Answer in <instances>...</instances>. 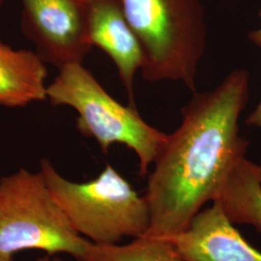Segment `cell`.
Wrapping results in <instances>:
<instances>
[{"label":"cell","instance_id":"obj_8","mask_svg":"<svg viewBox=\"0 0 261 261\" xmlns=\"http://www.w3.org/2000/svg\"><path fill=\"white\" fill-rule=\"evenodd\" d=\"M170 241L188 261H261V252L245 241L217 200Z\"/></svg>","mask_w":261,"mask_h":261},{"label":"cell","instance_id":"obj_1","mask_svg":"<svg viewBox=\"0 0 261 261\" xmlns=\"http://www.w3.org/2000/svg\"><path fill=\"white\" fill-rule=\"evenodd\" d=\"M250 75L237 69L214 90L195 92L182 109V123L148 173L144 197L150 210L146 235L171 240L213 201L249 141L239 134V117L249 99Z\"/></svg>","mask_w":261,"mask_h":261},{"label":"cell","instance_id":"obj_10","mask_svg":"<svg viewBox=\"0 0 261 261\" xmlns=\"http://www.w3.org/2000/svg\"><path fill=\"white\" fill-rule=\"evenodd\" d=\"M81 261H188L168 239L145 235L126 245L90 243Z\"/></svg>","mask_w":261,"mask_h":261},{"label":"cell","instance_id":"obj_14","mask_svg":"<svg viewBox=\"0 0 261 261\" xmlns=\"http://www.w3.org/2000/svg\"><path fill=\"white\" fill-rule=\"evenodd\" d=\"M3 2H4V0H0V9H1L2 6H3Z\"/></svg>","mask_w":261,"mask_h":261},{"label":"cell","instance_id":"obj_4","mask_svg":"<svg viewBox=\"0 0 261 261\" xmlns=\"http://www.w3.org/2000/svg\"><path fill=\"white\" fill-rule=\"evenodd\" d=\"M47 98L53 106H68L79 113L75 127L83 136L93 138L103 154L120 143L139 158V174L144 178L150 166L164 149L168 135L144 121L137 108L125 107L108 93L83 64L59 69L47 85Z\"/></svg>","mask_w":261,"mask_h":261},{"label":"cell","instance_id":"obj_2","mask_svg":"<svg viewBox=\"0 0 261 261\" xmlns=\"http://www.w3.org/2000/svg\"><path fill=\"white\" fill-rule=\"evenodd\" d=\"M143 54L149 83L179 81L196 92L197 65L206 46L202 0H121Z\"/></svg>","mask_w":261,"mask_h":261},{"label":"cell","instance_id":"obj_7","mask_svg":"<svg viewBox=\"0 0 261 261\" xmlns=\"http://www.w3.org/2000/svg\"><path fill=\"white\" fill-rule=\"evenodd\" d=\"M87 36L113 61L132 107L135 75L143 64L140 41L126 18L121 0H83Z\"/></svg>","mask_w":261,"mask_h":261},{"label":"cell","instance_id":"obj_5","mask_svg":"<svg viewBox=\"0 0 261 261\" xmlns=\"http://www.w3.org/2000/svg\"><path fill=\"white\" fill-rule=\"evenodd\" d=\"M90 243L69 223L41 171L19 168L0 178L1 254L12 257L23 250H40L81 261Z\"/></svg>","mask_w":261,"mask_h":261},{"label":"cell","instance_id":"obj_3","mask_svg":"<svg viewBox=\"0 0 261 261\" xmlns=\"http://www.w3.org/2000/svg\"><path fill=\"white\" fill-rule=\"evenodd\" d=\"M56 203L73 228L97 245H113L125 237L145 236L150 229V210L120 173L107 165L97 177L77 183L63 177L48 159L40 163Z\"/></svg>","mask_w":261,"mask_h":261},{"label":"cell","instance_id":"obj_6","mask_svg":"<svg viewBox=\"0 0 261 261\" xmlns=\"http://www.w3.org/2000/svg\"><path fill=\"white\" fill-rule=\"evenodd\" d=\"M20 27L35 53L59 70L83 64L92 45L87 36L83 0H20Z\"/></svg>","mask_w":261,"mask_h":261},{"label":"cell","instance_id":"obj_13","mask_svg":"<svg viewBox=\"0 0 261 261\" xmlns=\"http://www.w3.org/2000/svg\"><path fill=\"white\" fill-rule=\"evenodd\" d=\"M0 261H13V258L10 256H6L0 253Z\"/></svg>","mask_w":261,"mask_h":261},{"label":"cell","instance_id":"obj_11","mask_svg":"<svg viewBox=\"0 0 261 261\" xmlns=\"http://www.w3.org/2000/svg\"><path fill=\"white\" fill-rule=\"evenodd\" d=\"M259 18L261 19V9L259 10ZM248 38L252 41L253 44L261 47V25L260 28L251 31L248 35ZM246 123L248 125H252V126H255V127L261 129V100L258 105L256 106V108L253 110V112L251 113V115L247 118Z\"/></svg>","mask_w":261,"mask_h":261},{"label":"cell","instance_id":"obj_12","mask_svg":"<svg viewBox=\"0 0 261 261\" xmlns=\"http://www.w3.org/2000/svg\"><path fill=\"white\" fill-rule=\"evenodd\" d=\"M37 261H65L63 260L62 258L58 257V256H55V255H49L47 254L46 256H43L41 258H38Z\"/></svg>","mask_w":261,"mask_h":261},{"label":"cell","instance_id":"obj_9","mask_svg":"<svg viewBox=\"0 0 261 261\" xmlns=\"http://www.w3.org/2000/svg\"><path fill=\"white\" fill-rule=\"evenodd\" d=\"M46 63L35 51L0 41V106L20 108L47 99Z\"/></svg>","mask_w":261,"mask_h":261}]
</instances>
